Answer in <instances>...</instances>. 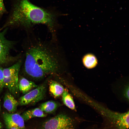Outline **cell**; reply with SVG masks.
Segmentation results:
<instances>
[{
	"instance_id": "obj_1",
	"label": "cell",
	"mask_w": 129,
	"mask_h": 129,
	"mask_svg": "<svg viewBox=\"0 0 129 129\" xmlns=\"http://www.w3.org/2000/svg\"><path fill=\"white\" fill-rule=\"evenodd\" d=\"M51 46L38 42L28 49L24 65V74L38 80L59 70L63 61L59 53Z\"/></svg>"
},
{
	"instance_id": "obj_2",
	"label": "cell",
	"mask_w": 129,
	"mask_h": 129,
	"mask_svg": "<svg viewBox=\"0 0 129 129\" xmlns=\"http://www.w3.org/2000/svg\"><path fill=\"white\" fill-rule=\"evenodd\" d=\"M10 15L14 26L29 28L36 24H45L54 34V15L32 4L28 0H14Z\"/></svg>"
},
{
	"instance_id": "obj_3",
	"label": "cell",
	"mask_w": 129,
	"mask_h": 129,
	"mask_svg": "<svg viewBox=\"0 0 129 129\" xmlns=\"http://www.w3.org/2000/svg\"><path fill=\"white\" fill-rule=\"evenodd\" d=\"M79 120L67 114L61 113L39 121L36 129H75Z\"/></svg>"
},
{
	"instance_id": "obj_4",
	"label": "cell",
	"mask_w": 129,
	"mask_h": 129,
	"mask_svg": "<svg viewBox=\"0 0 129 129\" xmlns=\"http://www.w3.org/2000/svg\"><path fill=\"white\" fill-rule=\"evenodd\" d=\"M22 64L21 60H19L11 66L3 69L4 86L8 89L9 92L15 98L19 95L18 74Z\"/></svg>"
},
{
	"instance_id": "obj_5",
	"label": "cell",
	"mask_w": 129,
	"mask_h": 129,
	"mask_svg": "<svg viewBox=\"0 0 129 129\" xmlns=\"http://www.w3.org/2000/svg\"><path fill=\"white\" fill-rule=\"evenodd\" d=\"M45 83L38 86L21 97L19 99V105L21 106L34 104L42 100L44 97L46 91Z\"/></svg>"
},
{
	"instance_id": "obj_6",
	"label": "cell",
	"mask_w": 129,
	"mask_h": 129,
	"mask_svg": "<svg viewBox=\"0 0 129 129\" xmlns=\"http://www.w3.org/2000/svg\"><path fill=\"white\" fill-rule=\"evenodd\" d=\"M6 31H0V65L7 63L10 59V52L14 44L13 41L9 40L5 37Z\"/></svg>"
},
{
	"instance_id": "obj_7",
	"label": "cell",
	"mask_w": 129,
	"mask_h": 129,
	"mask_svg": "<svg viewBox=\"0 0 129 129\" xmlns=\"http://www.w3.org/2000/svg\"><path fill=\"white\" fill-rule=\"evenodd\" d=\"M3 116L5 124L8 129L15 127L20 129H25L24 121L19 114L5 112L3 113Z\"/></svg>"
},
{
	"instance_id": "obj_8",
	"label": "cell",
	"mask_w": 129,
	"mask_h": 129,
	"mask_svg": "<svg viewBox=\"0 0 129 129\" xmlns=\"http://www.w3.org/2000/svg\"><path fill=\"white\" fill-rule=\"evenodd\" d=\"M19 105L18 102L11 94L8 92L5 94L3 99V106L10 113L15 112Z\"/></svg>"
},
{
	"instance_id": "obj_9",
	"label": "cell",
	"mask_w": 129,
	"mask_h": 129,
	"mask_svg": "<svg viewBox=\"0 0 129 129\" xmlns=\"http://www.w3.org/2000/svg\"><path fill=\"white\" fill-rule=\"evenodd\" d=\"M18 85L19 91L25 94L38 86L33 81H29L23 76H19Z\"/></svg>"
},
{
	"instance_id": "obj_10",
	"label": "cell",
	"mask_w": 129,
	"mask_h": 129,
	"mask_svg": "<svg viewBox=\"0 0 129 129\" xmlns=\"http://www.w3.org/2000/svg\"><path fill=\"white\" fill-rule=\"evenodd\" d=\"M21 116L24 121H27L35 117H45L47 116V114L43 112L39 108L26 111Z\"/></svg>"
},
{
	"instance_id": "obj_11",
	"label": "cell",
	"mask_w": 129,
	"mask_h": 129,
	"mask_svg": "<svg viewBox=\"0 0 129 129\" xmlns=\"http://www.w3.org/2000/svg\"><path fill=\"white\" fill-rule=\"evenodd\" d=\"M49 90L52 95L57 98L62 95L64 89L61 84L55 81L51 80L49 83Z\"/></svg>"
},
{
	"instance_id": "obj_12",
	"label": "cell",
	"mask_w": 129,
	"mask_h": 129,
	"mask_svg": "<svg viewBox=\"0 0 129 129\" xmlns=\"http://www.w3.org/2000/svg\"><path fill=\"white\" fill-rule=\"evenodd\" d=\"M58 104L56 102L50 101L41 104L39 108L45 113H52L56 110L58 107Z\"/></svg>"
},
{
	"instance_id": "obj_13",
	"label": "cell",
	"mask_w": 129,
	"mask_h": 129,
	"mask_svg": "<svg viewBox=\"0 0 129 129\" xmlns=\"http://www.w3.org/2000/svg\"><path fill=\"white\" fill-rule=\"evenodd\" d=\"M62 100L64 104L72 110L76 111V109L73 98L66 89L62 95Z\"/></svg>"
},
{
	"instance_id": "obj_14",
	"label": "cell",
	"mask_w": 129,
	"mask_h": 129,
	"mask_svg": "<svg viewBox=\"0 0 129 129\" xmlns=\"http://www.w3.org/2000/svg\"><path fill=\"white\" fill-rule=\"evenodd\" d=\"M82 61L84 65L89 69L94 67L97 64V60L96 57L91 54L85 56L83 58Z\"/></svg>"
},
{
	"instance_id": "obj_15",
	"label": "cell",
	"mask_w": 129,
	"mask_h": 129,
	"mask_svg": "<svg viewBox=\"0 0 129 129\" xmlns=\"http://www.w3.org/2000/svg\"><path fill=\"white\" fill-rule=\"evenodd\" d=\"M3 69L0 65V91H1L2 90L4 87V74Z\"/></svg>"
},
{
	"instance_id": "obj_16",
	"label": "cell",
	"mask_w": 129,
	"mask_h": 129,
	"mask_svg": "<svg viewBox=\"0 0 129 129\" xmlns=\"http://www.w3.org/2000/svg\"><path fill=\"white\" fill-rule=\"evenodd\" d=\"M6 12V11L4 5L3 0H0V18Z\"/></svg>"
},
{
	"instance_id": "obj_17",
	"label": "cell",
	"mask_w": 129,
	"mask_h": 129,
	"mask_svg": "<svg viewBox=\"0 0 129 129\" xmlns=\"http://www.w3.org/2000/svg\"><path fill=\"white\" fill-rule=\"evenodd\" d=\"M125 94L126 97L128 98V99L129 98V88L128 87L126 89Z\"/></svg>"
},
{
	"instance_id": "obj_18",
	"label": "cell",
	"mask_w": 129,
	"mask_h": 129,
	"mask_svg": "<svg viewBox=\"0 0 129 129\" xmlns=\"http://www.w3.org/2000/svg\"><path fill=\"white\" fill-rule=\"evenodd\" d=\"M9 129H20L19 128L15 127H13L10 128Z\"/></svg>"
},
{
	"instance_id": "obj_19",
	"label": "cell",
	"mask_w": 129,
	"mask_h": 129,
	"mask_svg": "<svg viewBox=\"0 0 129 129\" xmlns=\"http://www.w3.org/2000/svg\"><path fill=\"white\" fill-rule=\"evenodd\" d=\"M2 125L1 122H0V129H2Z\"/></svg>"
},
{
	"instance_id": "obj_20",
	"label": "cell",
	"mask_w": 129,
	"mask_h": 129,
	"mask_svg": "<svg viewBox=\"0 0 129 129\" xmlns=\"http://www.w3.org/2000/svg\"><path fill=\"white\" fill-rule=\"evenodd\" d=\"M1 102L0 100V112L1 110Z\"/></svg>"
}]
</instances>
